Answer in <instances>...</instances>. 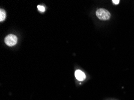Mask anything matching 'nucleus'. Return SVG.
Returning <instances> with one entry per match:
<instances>
[{
	"mask_svg": "<svg viewBox=\"0 0 134 100\" xmlns=\"http://www.w3.org/2000/svg\"><path fill=\"white\" fill-rule=\"evenodd\" d=\"M37 9L40 11H41V12H44V10H45L44 7L42 5H37Z\"/></svg>",
	"mask_w": 134,
	"mask_h": 100,
	"instance_id": "39448f33",
	"label": "nucleus"
},
{
	"mask_svg": "<svg viewBox=\"0 0 134 100\" xmlns=\"http://www.w3.org/2000/svg\"><path fill=\"white\" fill-rule=\"evenodd\" d=\"M113 3L114 4H119V3H120V1L119 0H113Z\"/></svg>",
	"mask_w": 134,
	"mask_h": 100,
	"instance_id": "423d86ee",
	"label": "nucleus"
},
{
	"mask_svg": "<svg viewBox=\"0 0 134 100\" xmlns=\"http://www.w3.org/2000/svg\"><path fill=\"white\" fill-rule=\"evenodd\" d=\"M75 75L76 77V79L79 81H83L86 78V74L83 72V71H81L80 70H78L75 71Z\"/></svg>",
	"mask_w": 134,
	"mask_h": 100,
	"instance_id": "7ed1b4c3",
	"label": "nucleus"
},
{
	"mask_svg": "<svg viewBox=\"0 0 134 100\" xmlns=\"http://www.w3.org/2000/svg\"><path fill=\"white\" fill-rule=\"evenodd\" d=\"M5 16H6V15H5V11L1 9L0 10V21L1 22L4 21L5 19Z\"/></svg>",
	"mask_w": 134,
	"mask_h": 100,
	"instance_id": "20e7f679",
	"label": "nucleus"
},
{
	"mask_svg": "<svg viewBox=\"0 0 134 100\" xmlns=\"http://www.w3.org/2000/svg\"><path fill=\"white\" fill-rule=\"evenodd\" d=\"M5 44L9 46H13L16 44L18 42V38L15 35L13 34H9L4 39Z\"/></svg>",
	"mask_w": 134,
	"mask_h": 100,
	"instance_id": "f03ea898",
	"label": "nucleus"
},
{
	"mask_svg": "<svg viewBox=\"0 0 134 100\" xmlns=\"http://www.w3.org/2000/svg\"><path fill=\"white\" fill-rule=\"evenodd\" d=\"M96 16L100 20H107L111 17V14L109 11L105 9H99L96 11Z\"/></svg>",
	"mask_w": 134,
	"mask_h": 100,
	"instance_id": "f257e3e1",
	"label": "nucleus"
}]
</instances>
